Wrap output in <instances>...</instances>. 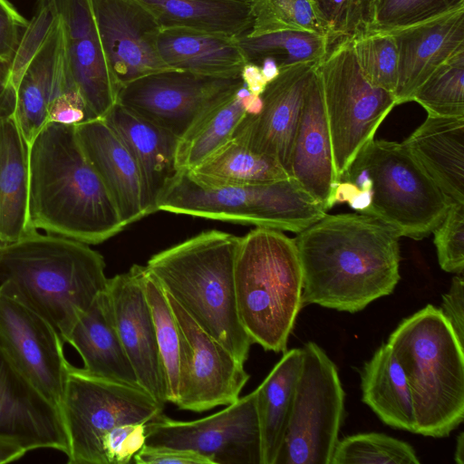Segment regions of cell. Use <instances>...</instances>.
I'll use <instances>...</instances> for the list:
<instances>
[{
  "instance_id": "25",
  "label": "cell",
  "mask_w": 464,
  "mask_h": 464,
  "mask_svg": "<svg viewBox=\"0 0 464 464\" xmlns=\"http://www.w3.org/2000/svg\"><path fill=\"white\" fill-rule=\"evenodd\" d=\"M68 91L65 38L59 18L27 66L17 88L14 119L29 145L49 122L53 102Z\"/></svg>"
},
{
  "instance_id": "52",
  "label": "cell",
  "mask_w": 464,
  "mask_h": 464,
  "mask_svg": "<svg viewBox=\"0 0 464 464\" xmlns=\"http://www.w3.org/2000/svg\"><path fill=\"white\" fill-rule=\"evenodd\" d=\"M26 452L17 444L0 439V464L21 459Z\"/></svg>"
},
{
  "instance_id": "5",
  "label": "cell",
  "mask_w": 464,
  "mask_h": 464,
  "mask_svg": "<svg viewBox=\"0 0 464 464\" xmlns=\"http://www.w3.org/2000/svg\"><path fill=\"white\" fill-rule=\"evenodd\" d=\"M387 343L409 383L414 433L443 438L464 417V353L451 326L431 304L403 319Z\"/></svg>"
},
{
  "instance_id": "11",
  "label": "cell",
  "mask_w": 464,
  "mask_h": 464,
  "mask_svg": "<svg viewBox=\"0 0 464 464\" xmlns=\"http://www.w3.org/2000/svg\"><path fill=\"white\" fill-rule=\"evenodd\" d=\"M303 362L286 432L275 464H331L344 413L335 363L315 343Z\"/></svg>"
},
{
  "instance_id": "2",
  "label": "cell",
  "mask_w": 464,
  "mask_h": 464,
  "mask_svg": "<svg viewBox=\"0 0 464 464\" xmlns=\"http://www.w3.org/2000/svg\"><path fill=\"white\" fill-rule=\"evenodd\" d=\"M27 213L33 230L88 245L126 227L81 148L75 124L49 121L29 145Z\"/></svg>"
},
{
  "instance_id": "23",
  "label": "cell",
  "mask_w": 464,
  "mask_h": 464,
  "mask_svg": "<svg viewBox=\"0 0 464 464\" xmlns=\"http://www.w3.org/2000/svg\"><path fill=\"white\" fill-rule=\"evenodd\" d=\"M290 177L327 211L339 183L320 78L314 69L307 85L294 140Z\"/></svg>"
},
{
  "instance_id": "3",
  "label": "cell",
  "mask_w": 464,
  "mask_h": 464,
  "mask_svg": "<svg viewBox=\"0 0 464 464\" xmlns=\"http://www.w3.org/2000/svg\"><path fill=\"white\" fill-rule=\"evenodd\" d=\"M108 279L103 256L72 238L36 230L0 245V294L44 318L64 343Z\"/></svg>"
},
{
  "instance_id": "51",
  "label": "cell",
  "mask_w": 464,
  "mask_h": 464,
  "mask_svg": "<svg viewBox=\"0 0 464 464\" xmlns=\"http://www.w3.org/2000/svg\"><path fill=\"white\" fill-rule=\"evenodd\" d=\"M360 188L353 182L341 180L334 188L332 197V203L349 202L358 192Z\"/></svg>"
},
{
  "instance_id": "18",
  "label": "cell",
  "mask_w": 464,
  "mask_h": 464,
  "mask_svg": "<svg viewBox=\"0 0 464 464\" xmlns=\"http://www.w3.org/2000/svg\"><path fill=\"white\" fill-rule=\"evenodd\" d=\"M145 266L108 279L115 325L140 387L165 406L167 385L156 339L153 318L144 286Z\"/></svg>"
},
{
  "instance_id": "54",
  "label": "cell",
  "mask_w": 464,
  "mask_h": 464,
  "mask_svg": "<svg viewBox=\"0 0 464 464\" xmlns=\"http://www.w3.org/2000/svg\"><path fill=\"white\" fill-rule=\"evenodd\" d=\"M258 65L261 68V71L267 81L270 82L279 74V67L277 63L272 58H265L263 59Z\"/></svg>"
},
{
  "instance_id": "8",
  "label": "cell",
  "mask_w": 464,
  "mask_h": 464,
  "mask_svg": "<svg viewBox=\"0 0 464 464\" xmlns=\"http://www.w3.org/2000/svg\"><path fill=\"white\" fill-rule=\"evenodd\" d=\"M353 162L365 167L372 180L371 206L362 212L420 240L441 223L452 201L403 143L372 140Z\"/></svg>"
},
{
  "instance_id": "55",
  "label": "cell",
  "mask_w": 464,
  "mask_h": 464,
  "mask_svg": "<svg viewBox=\"0 0 464 464\" xmlns=\"http://www.w3.org/2000/svg\"><path fill=\"white\" fill-rule=\"evenodd\" d=\"M241 99L247 114L256 115L261 111L263 108L261 96H256L250 93Z\"/></svg>"
},
{
  "instance_id": "27",
  "label": "cell",
  "mask_w": 464,
  "mask_h": 464,
  "mask_svg": "<svg viewBox=\"0 0 464 464\" xmlns=\"http://www.w3.org/2000/svg\"><path fill=\"white\" fill-rule=\"evenodd\" d=\"M402 143L452 201L464 203V117L428 115Z\"/></svg>"
},
{
  "instance_id": "56",
  "label": "cell",
  "mask_w": 464,
  "mask_h": 464,
  "mask_svg": "<svg viewBox=\"0 0 464 464\" xmlns=\"http://www.w3.org/2000/svg\"><path fill=\"white\" fill-rule=\"evenodd\" d=\"M454 460L457 464L464 463V433L460 432L457 437Z\"/></svg>"
},
{
  "instance_id": "17",
  "label": "cell",
  "mask_w": 464,
  "mask_h": 464,
  "mask_svg": "<svg viewBox=\"0 0 464 464\" xmlns=\"http://www.w3.org/2000/svg\"><path fill=\"white\" fill-rule=\"evenodd\" d=\"M316 64L300 63L281 68L260 95L261 111L256 115L246 113L232 135L253 152L276 160L289 177L303 102Z\"/></svg>"
},
{
  "instance_id": "41",
  "label": "cell",
  "mask_w": 464,
  "mask_h": 464,
  "mask_svg": "<svg viewBox=\"0 0 464 464\" xmlns=\"http://www.w3.org/2000/svg\"><path fill=\"white\" fill-rule=\"evenodd\" d=\"M355 59L365 79L373 86L394 94L397 84L398 52L390 33H372L353 40Z\"/></svg>"
},
{
  "instance_id": "24",
  "label": "cell",
  "mask_w": 464,
  "mask_h": 464,
  "mask_svg": "<svg viewBox=\"0 0 464 464\" xmlns=\"http://www.w3.org/2000/svg\"><path fill=\"white\" fill-rule=\"evenodd\" d=\"M102 119L121 137L138 165L147 214L158 211L160 196L179 171L176 156L179 139L118 103Z\"/></svg>"
},
{
  "instance_id": "1",
  "label": "cell",
  "mask_w": 464,
  "mask_h": 464,
  "mask_svg": "<svg viewBox=\"0 0 464 464\" xmlns=\"http://www.w3.org/2000/svg\"><path fill=\"white\" fill-rule=\"evenodd\" d=\"M400 234L362 213L325 214L294 238L302 304L356 313L400 280Z\"/></svg>"
},
{
  "instance_id": "16",
  "label": "cell",
  "mask_w": 464,
  "mask_h": 464,
  "mask_svg": "<svg viewBox=\"0 0 464 464\" xmlns=\"http://www.w3.org/2000/svg\"><path fill=\"white\" fill-rule=\"evenodd\" d=\"M97 31L119 90L144 75L169 70L157 41L161 26L138 0H90Z\"/></svg>"
},
{
  "instance_id": "4",
  "label": "cell",
  "mask_w": 464,
  "mask_h": 464,
  "mask_svg": "<svg viewBox=\"0 0 464 464\" xmlns=\"http://www.w3.org/2000/svg\"><path fill=\"white\" fill-rule=\"evenodd\" d=\"M239 240L223 231H204L153 255L145 266L195 323L245 363L253 343L236 300Z\"/></svg>"
},
{
  "instance_id": "47",
  "label": "cell",
  "mask_w": 464,
  "mask_h": 464,
  "mask_svg": "<svg viewBox=\"0 0 464 464\" xmlns=\"http://www.w3.org/2000/svg\"><path fill=\"white\" fill-rule=\"evenodd\" d=\"M464 280L462 274L453 276L449 291L442 296L440 311L451 326L459 343L464 341Z\"/></svg>"
},
{
  "instance_id": "43",
  "label": "cell",
  "mask_w": 464,
  "mask_h": 464,
  "mask_svg": "<svg viewBox=\"0 0 464 464\" xmlns=\"http://www.w3.org/2000/svg\"><path fill=\"white\" fill-rule=\"evenodd\" d=\"M464 7V0H375L369 34L389 33Z\"/></svg>"
},
{
  "instance_id": "30",
  "label": "cell",
  "mask_w": 464,
  "mask_h": 464,
  "mask_svg": "<svg viewBox=\"0 0 464 464\" xmlns=\"http://www.w3.org/2000/svg\"><path fill=\"white\" fill-rule=\"evenodd\" d=\"M362 401L385 424L413 432L411 394L405 372L386 343L375 351L361 372Z\"/></svg>"
},
{
  "instance_id": "49",
  "label": "cell",
  "mask_w": 464,
  "mask_h": 464,
  "mask_svg": "<svg viewBox=\"0 0 464 464\" xmlns=\"http://www.w3.org/2000/svg\"><path fill=\"white\" fill-rule=\"evenodd\" d=\"M89 121L85 104L77 91L60 94L52 103L49 121L78 124Z\"/></svg>"
},
{
  "instance_id": "53",
  "label": "cell",
  "mask_w": 464,
  "mask_h": 464,
  "mask_svg": "<svg viewBox=\"0 0 464 464\" xmlns=\"http://www.w3.org/2000/svg\"><path fill=\"white\" fill-rule=\"evenodd\" d=\"M373 190H361L348 202L349 206L362 213L366 210L372 202Z\"/></svg>"
},
{
  "instance_id": "26",
  "label": "cell",
  "mask_w": 464,
  "mask_h": 464,
  "mask_svg": "<svg viewBox=\"0 0 464 464\" xmlns=\"http://www.w3.org/2000/svg\"><path fill=\"white\" fill-rule=\"evenodd\" d=\"M79 353L87 374L140 387L120 339L107 290L80 314L65 339Z\"/></svg>"
},
{
  "instance_id": "31",
  "label": "cell",
  "mask_w": 464,
  "mask_h": 464,
  "mask_svg": "<svg viewBox=\"0 0 464 464\" xmlns=\"http://www.w3.org/2000/svg\"><path fill=\"white\" fill-rule=\"evenodd\" d=\"M302 362V348L285 352L256 389L262 464H275L279 453L291 416Z\"/></svg>"
},
{
  "instance_id": "29",
  "label": "cell",
  "mask_w": 464,
  "mask_h": 464,
  "mask_svg": "<svg viewBox=\"0 0 464 464\" xmlns=\"http://www.w3.org/2000/svg\"><path fill=\"white\" fill-rule=\"evenodd\" d=\"M29 144L14 118H0V245L32 232L28 222Z\"/></svg>"
},
{
  "instance_id": "45",
  "label": "cell",
  "mask_w": 464,
  "mask_h": 464,
  "mask_svg": "<svg viewBox=\"0 0 464 464\" xmlns=\"http://www.w3.org/2000/svg\"><path fill=\"white\" fill-rule=\"evenodd\" d=\"M144 423H127L110 430L102 439V447L107 464H126L145 445Z\"/></svg>"
},
{
  "instance_id": "19",
  "label": "cell",
  "mask_w": 464,
  "mask_h": 464,
  "mask_svg": "<svg viewBox=\"0 0 464 464\" xmlns=\"http://www.w3.org/2000/svg\"><path fill=\"white\" fill-rule=\"evenodd\" d=\"M58 11L69 88L82 97L89 121L102 119L117 103L119 87L106 61L91 1L64 0Z\"/></svg>"
},
{
  "instance_id": "40",
  "label": "cell",
  "mask_w": 464,
  "mask_h": 464,
  "mask_svg": "<svg viewBox=\"0 0 464 464\" xmlns=\"http://www.w3.org/2000/svg\"><path fill=\"white\" fill-rule=\"evenodd\" d=\"M253 24L249 35L279 30L321 34L327 30L310 0H251Z\"/></svg>"
},
{
  "instance_id": "10",
  "label": "cell",
  "mask_w": 464,
  "mask_h": 464,
  "mask_svg": "<svg viewBox=\"0 0 464 464\" xmlns=\"http://www.w3.org/2000/svg\"><path fill=\"white\" fill-rule=\"evenodd\" d=\"M60 409L68 463L107 464L103 437L122 424H146L161 414L164 406L140 387L96 378L70 364Z\"/></svg>"
},
{
  "instance_id": "36",
  "label": "cell",
  "mask_w": 464,
  "mask_h": 464,
  "mask_svg": "<svg viewBox=\"0 0 464 464\" xmlns=\"http://www.w3.org/2000/svg\"><path fill=\"white\" fill-rule=\"evenodd\" d=\"M246 113L242 99L236 93L214 108L179 140L177 169H192L209 157L232 138Z\"/></svg>"
},
{
  "instance_id": "21",
  "label": "cell",
  "mask_w": 464,
  "mask_h": 464,
  "mask_svg": "<svg viewBox=\"0 0 464 464\" xmlns=\"http://www.w3.org/2000/svg\"><path fill=\"white\" fill-rule=\"evenodd\" d=\"M398 52L397 104L411 101L419 86L464 47V7L389 32Z\"/></svg>"
},
{
  "instance_id": "46",
  "label": "cell",
  "mask_w": 464,
  "mask_h": 464,
  "mask_svg": "<svg viewBox=\"0 0 464 464\" xmlns=\"http://www.w3.org/2000/svg\"><path fill=\"white\" fill-rule=\"evenodd\" d=\"M28 23L7 0H0V62L13 55Z\"/></svg>"
},
{
  "instance_id": "7",
  "label": "cell",
  "mask_w": 464,
  "mask_h": 464,
  "mask_svg": "<svg viewBox=\"0 0 464 464\" xmlns=\"http://www.w3.org/2000/svg\"><path fill=\"white\" fill-rule=\"evenodd\" d=\"M157 210L299 233L326 210L292 178L257 185L207 188L179 170Z\"/></svg>"
},
{
  "instance_id": "50",
  "label": "cell",
  "mask_w": 464,
  "mask_h": 464,
  "mask_svg": "<svg viewBox=\"0 0 464 464\" xmlns=\"http://www.w3.org/2000/svg\"><path fill=\"white\" fill-rule=\"evenodd\" d=\"M240 76L249 92L256 96H260L268 83L260 66L255 63H246Z\"/></svg>"
},
{
  "instance_id": "35",
  "label": "cell",
  "mask_w": 464,
  "mask_h": 464,
  "mask_svg": "<svg viewBox=\"0 0 464 464\" xmlns=\"http://www.w3.org/2000/svg\"><path fill=\"white\" fill-rule=\"evenodd\" d=\"M59 18L55 0H38L14 53L7 61L0 62V118H14L21 78Z\"/></svg>"
},
{
  "instance_id": "28",
  "label": "cell",
  "mask_w": 464,
  "mask_h": 464,
  "mask_svg": "<svg viewBox=\"0 0 464 464\" xmlns=\"http://www.w3.org/2000/svg\"><path fill=\"white\" fill-rule=\"evenodd\" d=\"M157 48L169 69L208 76H240L246 63L236 38L189 28L161 29Z\"/></svg>"
},
{
  "instance_id": "39",
  "label": "cell",
  "mask_w": 464,
  "mask_h": 464,
  "mask_svg": "<svg viewBox=\"0 0 464 464\" xmlns=\"http://www.w3.org/2000/svg\"><path fill=\"white\" fill-rule=\"evenodd\" d=\"M414 449L405 441L377 433H358L338 440L331 464H419Z\"/></svg>"
},
{
  "instance_id": "48",
  "label": "cell",
  "mask_w": 464,
  "mask_h": 464,
  "mask_svg": "<svg viewBox=\"0 0 464 464\" xmlns=\"http://www.w3.org/2000/svg\"><path fill=\"white\" fill-rule=\"evenodd\" d=\"M136 464H209L203 457L188 450L144 445L134 457Z\"/></svg>"
},
{
  "instance_id": "38",
  "label": "cell",
  "mask_w": 464,
  "mask_h": 464,
  "mask_svg": "<svg viewBox=\"0 0 464 464\" xmlns=\"http://www.w3.org/2000/svg\"><path fill=\"white\" fill-rule=\"evenodd\" d=\"M412 101L428 115L464 117V47L431 72L415 91Z\"/></svg>"
},
{
  "instance_id": "32",
  "label": "cell",
  "mask_w": 464,
  "mask_h": 464,
  "mask_svg": "<svg viewBox=\"0 0 464 464\" xmlns=\"http://www.w3.org/2000/svg\"><path fill=\"white\" fill-rule=\"evenodd\" d=\"M161 28H189L237 38L253 24L251 0H138Z\"/></svg>"
},
{
  "instance_id": "14",
  "label": "cell",
  "mask_w": 464,
  "mask_h": 464,
  "mask_svg": "<svg viewBox=\"0 0 464 464\" xmlns=\"http://www.w3.org/2000/svg\"><path fill=\"white\" fill-rule=\"evenodd\" d=\"M167 296L180 337L174 404L180 410L202 412L233 403L249 379L244 363L195 323L171 296Z\"/></svg>"
},
{
  "instance_id": "37",
  "label": "cell",
  "mask_w": 464,
  "mask_h": 464,
  "mask_svg": "<svg viewBox=\"0 0 464 464\" xmlns=\"http://www.w3.org/2000/svg\"><path fill=\"white\" fill-rule=\"evenodd\" d=\"M143 286L150 307L156 339L164 370L168 402L175 403L178 394L180 337L177 320L168 296L146 266Z\"/></svg>"
},
{
  "instance_id": "20",
  "label": "cell",
  "mask_w": 464,
  "mask_h": 464,
  "mask_svg": "<svg viewBox=\"0 0 464 464\" xmlns=\"http://www.w3.org/2000/svg\"><path fill=\"white\" fill-rule=\"evenodd\" d=\"M0 439L25 452L53 449L68 453L61 409L16 367L0 346Z\"/></svg>"
},
{
  "instance_id": "44",
  "label": "cell",
  "mask_w": 464,
  "mask_h": 464,
  "mask_svg": "<svg viewBox=\"0 0 464 464\" xmlns=\"http://www.w3.org/2000/svg\"><path fill=\"white\" fill-rule=\"evenodd\" d=\"M440 266L448 273L464 269V203L453 202L432 231Z\"/></svg>"
},
{
  "instance_id": "6",
  "label": "cell",
  "mask_w": 464,
  "mask_h": 464,
  "mask_svg": "<svg viewBox=\"0 0 464 464\" xmlns=\"http://www.w3.org/2000/svg\"><path fill=\"white\" fill-rule=\"evenodd\" d=\"M237 306L253 343L285 353L303 306V276L294 238L257 227L240 237L235 260Z\"/></svg>"
},
{
  "instance_id": "33",
  "label": "cell",
  "mask_w": 464,
  "mask_h": 464,
  "mask_svg": "<svg viewBox=\"0 0 464 464\" xmlns=\"http://www.w3.org/2000/svg\"><path fill=\"white\" fill-rule=\"evenodd\" d=\"M186 171L207 188L257 185L290 178L276 160L253 152L233 138Z\"/></svg>"
},
{
  "instance_id": "34",
  "label": "cell",
  "mask_w": 464,
  "mask_h": 464,
  "mask_svg": "<svg viewBox=\"0 0 464 464\" xmlns=\"http://www.w3.org/2000/svg\"><path fill=\"white\" fill-rule=\"evenodd\" d=\"M247 62L258 64L272 58L281 68L300 63H318L328 53L325 35L301 30H279L236 38Z\"/></svg>"
},
{
  "instance_id": "12",
  "label": "cell",
  "mask_w": 464,
  "mask_h": 464,
  "mask_svg": "<svg viewBox=\"0 0 464 464\" xmlns=\"http://www.w3.org/2000/svg\"><path fill=\"white\" fill-rule=\"evenodd\" d=\"M243 85L241 76L218 77L169 69L121 86L117 103L180 140Z\"/></svg>"
},
{
  "instance_id": "15",
  "label": "cell",
  "mask_w": 464,
  "mask_h": 464,
  "mask_svg": "<svg viewBox=\"0 0 464 464\" xmlns=\"http://www.w3.org/2000/svg\"><path fill=\"white\" fill-rule=\"evenodd\" d=\"M59 333L41 315L0 294V346L53 404L60 408L70 362Z\"/></svg>"
},
{
  "instance_id": "13",
  "label": "cell",
  "mask_w": 464,
  "mask_h": 464,
  "mask_svg": "<svg viewBox=\"0 0 464 464\" xmlns=\"http://www.w3.org/2000/svg\"><path fill=\"white\" fill-rule=\"evenodd\" d=\"M145 445L194 452L209 464H262L256 391L208 417L182 421L163 412L145 424Z\"/></svg>"
},
{
  "instance_id": "9",
  "label": "cell",
  "mask_w": 464,
  "mask_h": 464,
  "mask_svg": "<svg viewBox=\"0 0 464 464\" xmlns=\"http://www.w3.org/2000/svg\"><path fill=\"white\" fill-rule=\"evenodd\" d=\"M334 169L338 181L359 151L371 140L387 115L397 106L393 93L375 87L363 76L353 47L345 39L317 63Z\"/></svg>"
},
{
  "instance_id": "42",
  "label": "cell",
  "mask_w": 464,
  "mask_h": 464,
  "mask_svg": "<svg viewBox=\"0 0 464 464\" xmlns=\"http://www.w3.org/2000/svg\"><path fill=\"white\" fill-rule=\"evenodd\" d=\"M374 1L310 0L326 27L329 50L343 40L369 34Z\"/></svg>"
},
{
  "instance_id": "22",
  "label": "cell",
  "mask_w": 464,
  "mask_h": 464,
  "mask_svg": "<svg viewBox=\"0 0 464 464\" xmlns=\"http://www.w3.org/2000/svg\"><path fill=\"white\" fill-rule=\"evenodd\" d=\"M81 148L111 197L123 224L147 214L138 165L117 132L103 120L75 124Z\"/></svg>"
}]
</instances>
